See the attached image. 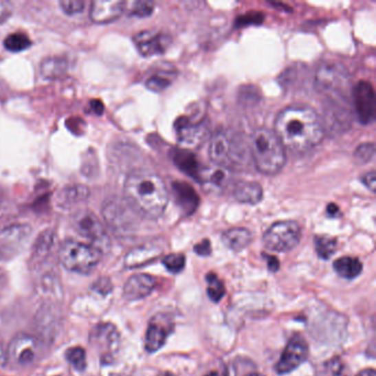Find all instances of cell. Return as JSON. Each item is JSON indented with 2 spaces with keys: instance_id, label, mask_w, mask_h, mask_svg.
<instances>
[{
  "instance_id": "40",
  "label": "cell",
  "mask_w": 376,
  "mask_h": 376,
  "mask_svg": "<svg viewBox=\"0 0 376 376\" xmlns=\"http://www.w3.org/2000/svg\"><path fill=\"white\" fill-rule=\"evenodd\" d=\"M265 256L267 258V265L268 268H269V271H278L279 265H280L279 264L278 258L275 256H272V255H265Z\"/></svg>"
},
{
  "instance_id": "43",
  "label": "cell",
  "mask_w": 376,
  "mask_h": 376,
  "mask_svg": "<svg viewBox=\"0 0 376 376\" xmlns=\"http://www.w3.org/2000/svg\"><path fill=\"white\" fill-rule=\"evenodd\" d=\"M357 376H375V371L372 370V368H370V370H364L362 371V372H360Z\"/></svg>"
},
{
  "instance_id": "39",
  "label": "cell",
  "mask_w": 376,
  "mask_h": 376,
  "mask_svg": "<svg viewBox=\"0 0 376 376\" xmlns=\"http://www.w3.org/2000/svg\"><path fill=\"white\" fill-rule=\"evenodd\" d=\"M195 252L201 256H208L212 252L211 243L209 240H203L195 246Z\"/></svg>"
},
{
  "instance_id": "35",
  "label": "cell",
  "mask_w": 376,
  "mask_h": 376,
  "mask_svg": "<svg viewBox=\"0 0 376 376\" xmlns=\"http://www.w3.org/2000/svg\"><path fill=\"white\" fill-rule=\"evenodd\" d=\"M263 23V14H256V12H251V14H245V16H242V17H239L237 19L236 25L237 27H243V25H259V23Z\"/></svg>"
},
{
  "instance_id": "1",
  "label": "cell",
  "mask_w": 376,
  "mask_h": 376,
  "mask_svg": "<svg viewBox=\"0 0 376 376\" xmlns=\"http://www.w3.org/2000/svg\"><path fill=\"white\" fill-rule=\"evenodd\" d=\"M275 134L285 148L302 153L320 144L324 127L313 109L308 106H290L277 116Z\"/></svg>"
},
{
  "instance_id": "20",
  "label": "cell",
  "mask_w": 376,
  "mask_h": 376,
  "mask_svg": "<svg viewBox=\"0 0 376 376\" xmlns=\"http://www.w3.org/2000/svg\"><path fill=\"white\" fill-rule=\"evenodd\" d=\"M253 240L251 232L244 228H235L229 230L222 235V241L226 247H229L233 252H241L247 247Z\"/></svg>"
},
{
  "instance_id": "6",
  "label": "cell",
  "mask_w": 376,
  "mask_h": 376,
  "mask_svg": "<svg viewBox=\"0 0 376 376\" xmlns=\"http://www.w3.org/2000/svg\"><path fill=\"white\" fill-rule=\"evenodd\" d=\"M301 239V229L295 221L276 222L265 232L264 245L274 252H289L298 245Z\"/></svg>"
},
{
  "instance_id": "34",
  "label": "cell",
  "mask_w": 376,
  "mask_h": 376,
  "mask_svg": "<svg viewBox=\"0 0 376 376\" xmlns=\"http://www.w3.org/2000/svg\"><path fill=\"white\" fill-rule=\"evenodd\" d=\"M170 84V78H167L166 76L156 74V76H151V78L148 80L146 85H147L148 89H151V91L160 92V91H164V89H167Z\"/></svg>"
},
{
  "instance_id": "13",
  "label": "cell",
  "mask_w": 376,
  "mask_h": 376,
  "mask_svg": "<svg viewBox=\"0 0 376 376\" xmlns=\"http://www.w3.org/2000/svg\"><path fill=\"white\" fill-rule=\"evenodd\" d=\"M137 50L144 56H153L162 54L170 45V36L162 31L151 29L142 31L134 38Z\"/></svg>"
},
{
  "instance_id": "21",
  "label": "cell",
  "mask_w": 376,
  "mask_h": 376,
  "mask_svg": "<svg viewBox=\"0 0 376 376\" xmlns=\"http://www.w3.org/2000/svg\"><path fill=\"white\" fill-rule=\"evenodd\" d=\"M335 271L339 276L346 279H353L359 276L363 269V265L359 258L344 256L338 258L333 264Z\"/></svg>"
},
{
  "instance_id": "46",
  "label": "cell",
  "mask_w": 376,
  "mask_h": 376,
  "mask_svg": "<svg viewBox=\"0 0 376 376\" xmlns=\"http://www.w3.org/2000/svg\"><path fill=\"white\" fill-rule=\"evenodd\" d=\"M162 376H176V375H173V374H171V373H166V374H164V375H162Z\"/></svg>"
},
{
  "instance_id": "23",
  "label": "cell",
  "mask_w": 376,
  "mask_h": 376,
  "mask_svg": "<svg viewBox=\"0 0 376 376\" xmlns=\"http://www.w3.org/2000/svg\"><path fill=\"white\" fill-rule=\"evenodd\" d=\"M159 253L160 252H158V250L155 247L144 246V247L136 248L126 256V266L127 267L142 266L146 263L151 262L153 258H156Z\"/></svg>"
},
{
  "instance_id": "29",
  "label": "cell",
  "mask_w": 376,
  "mask_h": 376,
  "mask_svg": "<svg viewBox=\"0 0 376 376\" xmlns=\"http://www.w3.org/2000/svg\"><path fill=\"white\" fill-rule=\"evenodd\" d=\"M162 264L170 273H180L186 265V256L184 254H170L164 258Z\"/></svg>"
},
{
  "instance_id": "12",
  "label": "cell",
  "mask_w": 376,
  "mask_h": 376,
  "mask_svg": "<svg viewBox=\"0 0 376 376\" xmlns=\"http://www.w3.org/2000/svg\"><path fill=\"white\" fill-rule=\"evenodd\" d=\"M353 96L357 118L361 124L368 125L373 123L376 114L373 87L368 82H359L354 87Z\"/></svg>"
},
{
  "instance_id": "3",
  "label": "cell",
  "mask_w": 376,
  "mask_h": 376,
  "mask_svg": "<svg viewBox=\"0 0 376 376\" xmlns=\"http://www.w3.org/2000/svg\"><path fill=\"white\" fill-rule=\"evenodd\" d=\"M252 156L261 173L272 176L282 170L286 162L285 147L275 131L258 129L252 138Z\"/></svg>"
},
{
  "instance_id": "26",
  "label": "cell",
  "mask_w": 376,
  "mask_h": 376,
  "mask_svg": "<svg viewBox=\"0 0 376 376\" xmlns=\"http://www.w3.org/2000/svg\"><path fill=\"white\" fill-rule=\"evenodd\" d=\"M206 293L213 302H219L225 295L226 289L223 282L214 273H209L206 275Z\"/></svg>"
},
{
  "instance_id": "16",
  "label": "cell",
  "mask_w": 376,
  "mask_h": 376,
  "mask_svg": "<svg viewBox=\"0 0 376 376\" xmlns=\"http://www.w3.org/2000/svg\"><path fill=\"white\" fill-rule=\"evenodd\" d=\"M156 287V279L147 274H137L127 280L124 287V297L127 300H138L145 298L146 296Z\"/></svg>"
},
{
  "instance_id": "18",
  "label": "cell",
  "mask_w": 376,
  "mask_h": 376,
  "mask_svg": "<svg viewBox=\"0 0 376 376\" xmlns=\"http://www.w3.org/2000/svg\"><path fill=\"white\" fill-rule=\"evenodd\" d=\"M171 157H173V162H175V165L180 170L200 181L201 175H202L203 170H201L200 164L197 160V157L191 151L176 148V149H173V151H171Z\"/></svg>"
},
{
  "instance_id": "41",
  "label": "cell",
  "mask_w": 376,
  "mask_h": 376,
  "mask_svg": "<svg viewBox=\"0 0 376 376\" xmlns=\"http://www.w3.org/2000/svg\"><path fill=\"white\" fill-rule=\"evenodd\" d=\"M327 213L331 218H337L340 215V209L338 208L337 204L330 203L329 206H327Z\"/></svg>"
},
{
  "instance_id": "25",
  "label": "cell",
  "mask_w": 376,
  "mask_h": 376,
  "mask_svg": "<svg viewBox=\"0 0 376 376\" xmlns=\"http://www.w3.org/2000/svg\"><path fill=\"white\" fill-rule=\"evenodd\" d=\"M313 242H315L316 252L320 258L329 259L335 253L338 241L335 237L328 236V235H317L313 239Z\"/></svg>"
},
{
  "instance_id": "19",
  "label": "cell",
  "mask_w": 376,
  "mask_h": 376,
  "mask_svg": "<svg viewBox=\"0 0 376 376\" xmlns=\"http://www.w3.org/2000/svg\"><path fill=\"white\" fill-rule=\"evenodd\" d=\"M233 195L241 203L257 204L262 201L263 189L257 182L239 181L233 189Z\"/></svg>"
},
{
  "instance_id": "24",
  "label": "cell",
  "mask_w": 376,
  "mask_h": 376,
  "mask_svg": "<svg viewBox=\"0 0 376 376\" xmlns=\"http://www.w3.org/2000/svg\"><path fill=\"white\" fill-rule=\"evenodd\" d=\"M67 70V60L62 58H47L41 63V73L43 78H56L62 76Z\"/></svg>"
},
{
  "instance_id": "17",
  "label": "cell",
  "mask_w": 376,
  "mask_h": 376,
  "mask_svg": "<svg viewBox=\"0 0 376 376\" xmlns=\"http://www.w3.org/2000/svg\"><path fill=\"white\" fill-rule=\"evenodd\" d=\"M173 190L179 208L186 214H192L193 212L198 208L199 202H200L195 190L189 184L184 181L173 182Z\"/></svg>"
},
{
  "instance_id": "44",
  "label": "cell",
  "mask_w": 376,
  "mask_h": 376,
  "mask_svg": "<svg viewBox=\"0 0 376 376\" xmlns=\"http://www.w3.org/2000/svg\"><path fill=\"white\" fill-rule=\"evenodd\" d=\"M206 376H228V373H220L218 371H213V372H210L209 374H206Z\"/></svg>"
},
{
  "instance_id": "15",
  "label": "cell",
  "mask_w": 376,
  "mask_h": 376,
  "mask_svg": "<svg viewBox=\"0 0 376 376\" xmlns=\"http://www.w3.org/2000/svg\"><path fill=\"white\" fill-rule=\"evenodd\" d=\"M125 10V3L120 0H95L91 3L89 18L95 23H109L118 19Z\"/></svg>"
},
{
  "instance_id": "5",
  "label": "cell",
  "mask_w": 376,
  "mask_h": 376,
  "mask_svg": "<svg viewBox=\"0 0 376 376\" xmlns=\"http://www.w3.org/2000/svg\"><path fill=\"white\" fill-rule=\"evenodd\" d=\"M59 258L67 271L89 274L100 263V251L89 244L76 241H67L60 248Z\"/></svg>"
},
{
  "instance_id": "30",
  "label": "cell",
  "mask_w": 376,
  "mask_h": 376,
  "mask_svg": "<svg viewBox=\"0 0 376 376\" xmlns=\"http://www.w3.org/2000/svg\"><path fill=\"white\" fill-rule=\"evenodd\" d=\"M153 8H155V3L151 1L140 0V1L133 3L131 9H129V14L138 18L149 17L153 12Z\"/></svg>"
},
{
  "instance_id": "7",
  "label": "cell",
  "mask_w": 376,
  "mask_h": 376,
  "mask_svg": "<svg viewBox=\"0 0 376 376\" xmlns=\"http://www.w3.org/2000/svg\"><path fill=\"white\" fill-rule=\"evenodd\" d=\"M41 355V344L36 337L20 333L12 339L7 352V360L19 366H29Z\"/></svg>"
},
{
  "instance_id": "45",
  "label": "cell",
  "mask_w": 376,
  "mask_h": 376,
  "mask_svg": "<svg viewBox=\"0 0 376 376\" xmlns=\"http://www.w3.org/2000/svg\"><path fill=\"white\" fill-rule=\"evenodd\" d=\"M246 376H264V375H262V374H258V373H252V374H248V375H246Z\"/></svg>"
},
{
  "instance_id": "31",
  "label": "cell",
  "mask_w": 376,
  "mask_h": 376,
  "mask_svg": "<svg viewBox=\"0 0 376 376\" xmlns=\"http://www.w3.org/2000/svg\"><path fill=\"white\" fill-rule=\"evenodd\" d=\"M374 153H375V146L372 142H368L357 148V151L354 153V158L359 164H368L373 159Z\"/></svg>"
},
{
  "instance_id": "27",
  "label": "cell",
  "mask_w": 376,
  "mask_h": 376,
  "mask_svg": "<svg viewBox=\"0 0 376 376\" xmlns=\"http://www.w3.org/2000/svg\"><path fill=\"white\" fill-rule=\"evenodd\" d=\"M3 45L7 50L10 52L17 53L25 51L31 45V40L27 34H21V32H16V34H9L6 39L3 41Z\"/></svg>"
},
{
  "instance_id": "33",
  "label": "cell",
  "mask_w": 376,
  "mask_h": 376,
  "mask_svg": "<svg viewBox=\"0 0 376 376\" xmlns=\"http://www.w3.org/2000/svg\"><path fill=\"white\" fill-rule=\"evenodd\" d=\"M62 12L69 16L80 14L83 12L85 3L82 0H61L59 3Z\"/></svg>"
},
{
  "instance_id": "37",
  "label": "cell",
  "mask_w": 376,
  "mask_h": 376,
  "mask_svg": "<svg viewBox=\"0 0 376 376\" xmlns=\"http://www.w3.org/2000/svg\"><path fill=\"white\" fill-rule=\"evenodd\" d=\"M14 12V6L10 1L0 0V23H5L6 20L12 17Z\"/></svg>"
},
{
  "instance_id": "8",
  "label": "cell",
  "mask_w": 376,
  "mask_h": 376,
  "mask_svg": "<svg viewBox=\"0 0 376 376\" xmlns=\"http://www.w3.org/2000/svg\"><path fill=\"white\" fill-rule=\"evenodd\" d=\"M73 226L78 234L87 237L91 241V245L98 248L100 251L102 246L107 245L109 237L106 234L103 224L100 223L98 217L92 211L81 210L76 212L72 219Z\"/></svg>"
},
{
  "instance_id": "11",
  "label": "cell",
  "mask_w": 376,
  "mask_h": 376,
  "mask_svg": "<svg viewBox=\"0 0 376 376\" xmlns=\"http://www.w3.org/2000/svg\"><path fill=\"white\" fill-rule=\"evenodd\" d=\"M309 354V349L304 337L295 335L287 346L284 349L280 359L276 364V372L279 374H286L293 372L306 361Z\"/></svg>"
},
{
  "instance_id": "2",
  "label": "cell",
  "mask_w": 376,
  "mask_h": 376,
  "mask_svg": "<svg viewBox=\"0 0 376 376\" xmlns=\"http://www.w3.org/2000/svg\"><path fill=\"white\" fill-rule=\"evenodd\" d=\"M126 201L146 218L157 219L164 213L169 201V193L162 179L147 170L131 173L124 187Z\"/></svg>"
},
{
  "instance_id": "38",
  "label": "cell",
  "mask_w": 376,
  "mask_h": 376,
  "mask_svg": "<svg viewBox=\"0 0 376 376\" xmlns=\"http://www.w3.org/2000/svg\"><path fill=\"white\" fill-rule=\"evenodd\" d=\"M376 173L372 170L370 173H364L362 177V182L365 187L370 190L371 192H375V182Z\"/></svg>"
},
{
  "instance_id": "32",
  "label": "cell",
  "mask_w": 376,
  "mask_h": 376,
  "mask_svg": "<svg viewBox=\"0 0 376 376\" xmlns=\"http://www.w3.org/2000/svg\"><path fill=\"white\" fill-rule=\"evenodd\" d=\"M87 197H89V190L87 188L81 187V186H73V187L67 188L63 192V198L70 203L84 200Z\"/></svg>"
},
{
  "instance_id": "4",
  "label": "cell",
  "mask_w": 376,
  "mask_h": 376,
  "mask_svg": "<svg viewBox=\"0 0 376 376\" xmlns=\"http://www.w3.org/2000/svg\"><path fill=\"white\" fill-rule=\"evenodd\" d=\"M209 156L218 167L224 169L239 167L245 160V146L236 134L220 131L211 138Z\"/></svg>"
},
{
  "instance_id": "42",
  "label": "cell",
  "mask_w": 376,
  "mask_h": 376,
  "mask_svg": "<svg viewBox=\"0 0 376 376\" xmlns=\"http://www.w3.org/2000/svg\"><path fill=\"white\" fill-rule=\"evenodd\" d=\"M7 362V353L3 350V346L1 343H0V368L6 364Z\"/></svg>"
},
{
  "instance_id": "36",
  "label": "cell",
  "mask_w": 376,
  "mask_h": 376,
  "mask_svg": "<svg viewBox=\"0 0 376 376\" xmlns=\"http://www.w3.org/2000/svg\"><path fill=\"white\" fill-rule=\"evenodd\" d=\"M327 371L329 376H343L344 375V365H343L342 361L340 359L331 360L328 364H327Z\"/></svg>"
},
{
  "instance_id": "28",
  "label": "cell",
  "mask_w": 376,
  "mask_h": 376,
  "mask_svg": "<svg viewBox=\"0 0 376 376\" xmlns=\"http://www.w3.org/2000/svg\"><path fill=\"white\" fill-rule=\"evenodd\" d=\"M65 357L76 370L84 371L87 368V353L83 348L76 346V348L69 349L65 353Z\"/></svg>"
},
{
  "instance_id": "14",
  "label": "cell",
  "mask_w": 376,
  "mask_h": 376,
  "mask_svg": "<svg viewBox=\"0 0 376 376\" xmlns=\"http://www.w3.org/2000/svg\"><path fill=\"white\" fill-rule=\"evenodd\" d=\"M173 330V321L168 316L158 315L153 318L146 332L145 348L148 352L158 351L165 344Z\"/></svg>"
},
{
  "instance_id": "9",
  "label": "cell",
  "mask_w": 376,
  "mask_h": 376,
  "mask_svg": "<svg viewBox=\"0 0 376 376\" xmlns=\"http://www.w3.org/2000/svg\"><path fill=\"white\" fill-rule=\"evenodd\" d=\"M177 137L182 145L198 147L209 135V124L204 118L195 120V116H181L175 124Z\"/></svg>"
},
{
  "instance_id": "22",
  "label": "cell",
  "mask_w": 376,
  "mask_h": 376,
  "mask_svg": "<svg viewBox=\"0 0 376 376\" xmlns=\"http://www.w3.org/2000/svg\"><path fill=\"white\" fill-rule=\"evenodd\" d=\"M30 234V228L27 225H14L0 233V244L6 247H14L23 242Z\"/></svg>"
},
{
  "instance_id": "10",
  "label": "cell",
  "mask_w": 376,
  "mask_h": 376,
  "mask_svg": "<svg viewBox=\"0 0 376 376\" xmlns=\"http://www.w3.org/2000/svg\"><path fill=\"white\" fill-rule=\"evenodd\" d=\"M91 340L98 348L100 359L104 363H111L114 361L120 343V333L114 324H98L93 330Z\"/></svg>"
}]
</instances>
